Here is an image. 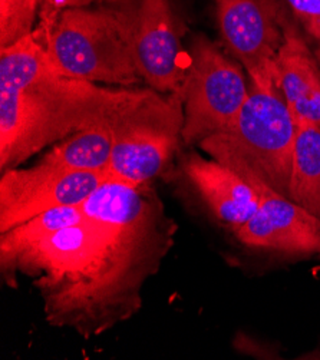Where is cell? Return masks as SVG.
Instances as JSON below:
<instances>
[{
    "mask_svg": "<svg viewBox=\"0 0 320 360\" xmlns=\"http://www.w3.org/2000/svg\"><path fill=\"white\" fill-rule=\"evenodd\" d=\"M260 204L236 240L245 248L284 257L320 256V221L290 198L271 191L259 194Z\"/></svg>",
    "mask_w": 320,
    "mask_h": 360,
    "instance_id": "10",
    "label": "cell"
},
{
    "mask_svg": "<svg viewBox=\"0 0 320 360\" xmlns=\"http://www.w3.org/2000/svg\"><path fill=\"white\" fill-rule=\"evenodd\" d=\"M289 197L320 221V128L297 127Z\"/></svg>",
    "mask_w": 320,
    "mask_h": 360,
    "instance_id": "14",
    "label": "cell"
},
{
    "mask_svg": "<svg viewBox=\"0 0 320 360\" xmlns=\"http://www.w3.org/2000/svg\"><path fill=\"white\" fill-rule=\"evenodd\" d=\"M118 20L142 81L160 94L181 92L186 25L174 0H95Z\"/></svg>",
    "mask_w": 320,
    "mask_h": 360,
    "instance_id": "7",
    "label": "cell"
},
{
    "mask_svg": "<svg viewBox=\"0 0 320 360\" xmlns=\"http://www.w3.org/2000/svg\"><path fill=\"white\" fill-rule=\"evenodd\" d=\"M85 217L81 204L48 210L15 229L0 234V257L16 253L33 243H38L59 230L74 226Z\"/></svg>",
    "mask_w": 320,
    "mask_h": 360,
    "instance_id": "15",
    "label": "cell"
},
{
    "mask_svg": "<svg viewBox=\"0 0 320 360\" xmlns=\"http://www.w3.org/2000/svg\"><path fill=\"white\" fill-rule=\"evenodd\" d=\"M244 68L205 34H196L181 88V141L194 146L231 127L248 96Z\"/></svg>",
    "mask_w": 320,
    "mask_h": 360,
    "instance_id": "6",
    "label": "cell"
},
{
    "mask_svg": "<svg viewBox=\"0 0 320 360\" xmlns=\"http://www.w3.org/2000/svg\"><path fill=\"white\" fill-rule=\"evenodd\" d=\"M113 143L111 127H96L56 142L41 160L70 171L108 172Z\"/></svg>",
    "mask_w": 320,
    "mask_h": 360,
    "instance_id": "13",
    "label": "cell"
},
{
    "mask_svg": "<svg viewBox=\"0 0 320 360\" xmlns=\"http://www.w3.org/2000/svg\"><path fill=\"white\" fill-rule=\"evenodd\" d=\"M42 0H0V48H8L38 26Z\"/></svg>",
    "mask_w": 320,
    "mask_h": 360,
    "instance_id": "16",
    "label": "cell"
},
{
    "mask_svg": "<svg viewBox=\"0 0 320 360\" xmlns=\"http://www.w3.org/2000/svg\"><path fill=\"white\" fill-rule=\"evenodd\" d=\"M108 172L70 171L39 160L29 168H9L0 175V234L65 205L82 204Z\"/></svg>",
    "mask_w": 320,
    "mask_h": 360,
    "instance_id": "9",
    "label": "cell"
},
{
    "mask_svg": "<svg viewBox=\"0 0 320 360\" xmlns=\"http://www.w3.org/2000/svg\"><path fill=\"white\" fill-rule=\"evenodd\" d=\"M33 33L65 77L125 88L142 81L118 20L101 5L39 18Z\"/></svg>",
    "mask_w": 320,
    "mask_h": 360,
    "instance_id": "4",
    "label": "cell"
},
{
    "mask_svg": "<svg viewBox=\"0 0 320 360\" xmlns=\"http://www.w3.org/2000/svg\"><path fill=\"white\" fill-rule=\"evenodd\" d=\"M286 5L320 63V0H286Z\"/></svg>",
    "mask_w": 320,
    "mask_h": 360,
    "instance_id": "17",
    "label": "cell"
},
{
    "mask_svg": "<svg viewBox=\"0 0 320 360\" xmlns=\"http://www.w3.org/2000/svg\"><path fill=\"white\" fill-rule=\"evenodd\" d=\"M184 122L183 95L147 89L111 127V178L129 184H150L172 162L180 148Z\"/></svg>",
    "mask_w": 320,
    "mask_h": 360,
    "instance_id": "5",
    "label": "cell"
},
{
    "mask_svg": "<svg viewBox=\"0 0 320 360\" xmlns=\"http://www.w3.org/2000/svg\"><path fill=\"white\" fill-rule=\"evenodd\" d=\"M81 207L79 223L0 257V271L8 285L19 274L32 281L49 326L92 339L141 310L179 226L151 183L108 176Z\"/></svg>",
    "mask_w": 320,
    "mask_h": 360,
    "instance_id": "1",
    "label": "cell"
},
{
    "mask_svg": "<svg viewBox=\"0 0 320 360\" xmlns=\"http://www.w3.org/2000/svg\"><path fill=\"white\" fill-rule=\"evenodd\" d=\"M181 174L204 211L233 234L250 220L259 208L257 191L216 160L188 153L183 157Z\"/></svg>",
    "mask_w": 320,
    "mask_h": 360,
    "instance_id": "11",
    "label": "cell"
},
{
    "mask_svg": "<svg viewBox=\"0 0 320 360\" xmlns=\"http://www.w3.org/2000/svg\"><path fill=\"white\" fill-rule=\"evenodd\" d=\"M276 77L296 125L320 128V63L292 13L284 25Z\"/></svg>",
    "mask_w": 320,
    "mask_h": 360,
    "instance_id": "12",
    "label": "cell"
},
{
    "mask_svg": "<svg viewBox=\"0 0 320 360\" xmlns=\"http://www.w3.org/2000/svg\"><path fill=\"white\" fill-rule=\"evenodd\" d=\"M297 125L279 84H250L248 96L231 127L203 139L198 147L226 165L257 194L289 197Z\"/></svg>",
    "mask_w": 320,
    "mask_h": 360,
    "instance_id": "3",
    "label": "cell"
},
{
    "mask_svg": "<svg viewBox=\"0 0 320 360\" xmlns=\"http://www.w3.org/2000/svg\"><path fill=\"white\" fill-rule=\"evenodd\" d=\"M147 89L65 77L34 33L0 55V171L79 131L113 127Z\"/></svg>",
    "mask_w": 320,
    "mask_h": 360,
    "instance_id": "2",
    "label": "cell"
},
{
    "mask_svg": "<svg viewBox=\"0 0 320 360\" xmlns=\"http://www.w3.org/2000/svg\"><path fill=\"white\" fill-rule=\"evenodd\" d=\"M226 51L255 85L277 82L276 59L290 12L286 0H215Z\"/></svg>",
    "mask_w": 320,
    "mask_h": 360,
    "instance_id": "8",
    "label": "cell"
},
{
    "mask_svg": "<svg viewBox=\"0 0 320 360\" xmlns=\"http://www.w3.org/2000/svg\"><path fill=\"white\" fill-rule=\"evenodd\" d=\"M92 4H95V0H42V9L39 13V18L56 15L58 12L68 8L91 6Z\"/></svg>",
    "mask_w": 320,
    "mask_h": 360,
    "instance_id": "18",
    "label": "cell"
}]
</instances>
